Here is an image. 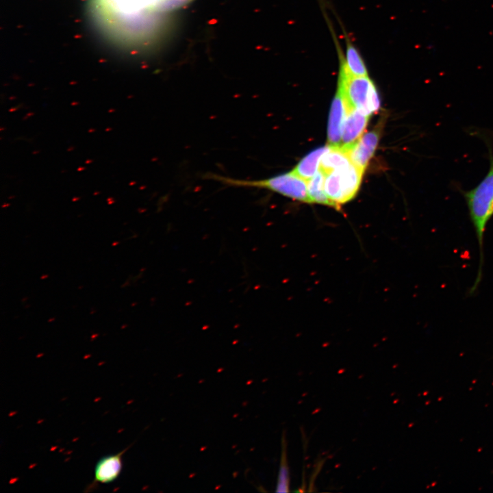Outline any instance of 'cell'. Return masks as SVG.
<instances>
[{
  "label": "cell",
  "instance_id": "1",
  "mask_svg": "<svg viewBox=\"0 0 493 493\" xmlns=\"http://www.w3.org/2000/svg\"><path fill=\"white\" fill-rule=\"evenodd\" d=\"M163 0H94V10L102 23L123 36L136 35L149 26V13Z\"/></svg>",
  "mask_w": 493,
  "mask_h": 493
},
{
  "label": "cell",
  "instance_id": "2",
  "mask_svg": "<svg viewBox=\"0 0 493 493\" xmlns=\"http://www.w3.org/2000/svg\"><path fill=\"white\" fill-rule=\"evenodd\" d=\"M485 142L488 149L490 164L488 173L473 188L468 190H459L465 199L479 249V268L470 293L477 289L482 278L484 233L489 221L493 217V149L490 142L487 140Z\"/></svg>",
  "mask_w": 493,
  "mask_h": 493
},
{
  "label": "cell",
  "instance_id": "3",
  "mask_svg": "<svg viewBox=\"0 0 493 493\" xmlns=\"http://www.w3.org/2000/svg\"><path fill=\"white\" fill-rule=\"evenodd\" d=\"M210 177L224 185L233 187L255 188L277 192L294 200L311 203L307 181L293 171L263 179H240L212 174Z\"/></svg>",
  "mask_w": 493,
  "mask_h": 493
},
{
  "label": "cell",
  "instance_id": "4",
  "mask_svg": "<svg viewBox=\"0 0 493 493\" xmlns=\"http://www.w3.org/2000/svg\"><path fill=\"white\" fill-rule=\"evenodd\" d=\"M338 86L341 88L349 107L370 116L380 105L377 88L368 75L353 76L340 65Z\"/></svg>",
  "mask_w": 493,
  "mask_h": 493
},
{
  "label": "cell",
  "instance_id": "5",
  "mask_svg": "<svg viewBox=\"0 0 493 493\" xmlns=\"http://www.w3.org/2000/svg\"><path fill=\"white\" fill-rule=\"evenodd\" d=\"M364 170L353 163L338 168L326 175L324 190L327 197L339 207L356 194Z\"/></svg>",
  "mask_w": 493,
  "mask_h": 493
},
{
  "label": "cell",
  "instance_id": "6",
  "mask_svg": "<svg viewBox=\"0 0 493 493\" xmlns=\"http://www.w3.org/2000/svg\"><path fill=\"white\" fill-rule=\"evenodd\" d=\"M128 448L118 453L109 455L100 459L94 468V478L86 488L84 492H90L98 488L99 484L114 481L120 475L123 468V456Z\"/></svg>",
  "mask_w": 493,
  "mask_h": 493
},
{
  "label": "cell",
  "instance_id": "7",
  "mask_svg": "<svg viewBox=\"0 0 493 493\" xmlns=\"http://www.w3.org/2000/svg\"><path fill=\"white\" fill-rule=\"evenodd\" d=\"M347 111L346 101L342 90L338 86L331 105L329 118L328 141L331 146H341L343 126Z\"/></svg>",
  "mask_w": 493,
  "mask_h": 493
},
{
  "label": "cell",
  "instance_id": "8",
  "mask_svg": "<svg viewBox=\"0 0 493 493\" xmlns=\"http://www.w3.org/2000/svg\"><path fill=\"white\" fill-rule=\"evenodd\" d=\"M379 136L380 129L377 127L364 134L350 147H343L351 162L364 171L377 149Z\"/></svg>",
  "mask_w": 493,
  "mask_h": 493
},
{
  "label": "cell",
  "instance_id": "9",
  "mask_svg": "<svg viewBox=\"0 0 493 493\" xmlns=\"http://www.w3.org/2000/svg\"><path fill=\"white\" fill-rule=\"evenodd\" d=\"M368 118L369 116L363 114L355 108L348 106L343 126L341 147H349L361 137L366 127Z\"/></svg>",
  "mask_w": 493,
  "mask_h": 493
},
{
  "label": "cell",
  "instance_id": "10",
  "mask_svg": "<svg viewBox=\"0 0 493 493\" xmlns=\"http://www.w3.org/2000/svg\"><path fill=\"white\" fill-rule=\"evenodd\" d=\"M353 163L345 149L330 145L329 149L323 155L320 162V170L326 175L338 168Z\"/></svg>",
  "mask_w": 493,
  "mask_h": 493
},
{
  "label": "cell",
  "instance_id": "11",
  "mask_svg": "<svg viewBox=\"0 0 493 493\" xmlns=\"http://www.w3.org/2000/svg\"><path fill=\"white\" fill-rule=\"evenodd\" d=\"M330 145L322 147L304 157L293 169V172L307 181L317 173L320 158L329 149Z\"/></svg>",
  "mask_w": 493,
  "mask_h": 493
},
{
  "label": "cell",
  "instance_id": "12",
  "mask_svg": "<svg viewBox=\"0 0 493 493\" xmlns=\"http://www.w3.org/2000/svg\"><path fill=\"white\" fill-rule=\"evenodd\" d=\"M326 175L319 170L313 177L307 181L308 194L311 203H320L340 209L326 194L324 189V184Z\"/></svg>",
  "mask_w": 493,
  "mask_h": 493
},
{
  "label": "cell",
  "instance_id": "13",
  "mask_svg": "<svg viewBox=\"0 0 493 493\" xmlns=\"http://www.w3.org/2000/svg\"><path fill=\"white\" fill-rule=\"evenodd\" d=\"M346 51L344 61L349 73L353 76L368 75L364 60L349 36L345 34Z\"/></svg>",
  "mask_w": 493,
  "mask_h": 493
},
{
  "label": "cell",
  "instance_id": "14",
  "mask_svg": "<svg viewBox=\"0 0 493 493\" xmlns=\"http://www.w3.org/2000/svg\"><path fill=\"white\" fill-rule=\"evenodd\" d=\"M281 456L277 475L276 492H290V471L287 455V440L286 433L283 432L281 441Z\"/></svg>",
  "mask_w": 493,
  "mask_h": 493
}]
</instances>
